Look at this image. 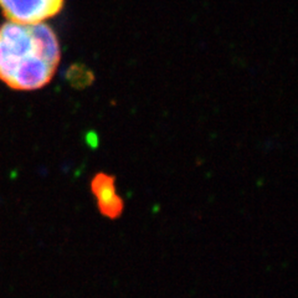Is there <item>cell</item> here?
Masks as SVG:
<instances>
[{
  "label": "cell",
  "instance_id": "3957f363",
  "mask_svg": "<svg viewBox=\"0 0 298 298\" xmlns=\"http://www.w3.org/2000/svg\"><path fill=\"white\" fill-rule=\"evenodd\" d=\"M90 188L96 200L97 209L102 216L111 220L122 216L124 212V202L117 192L114 176L98 172L92 176Z\"/></svg>",
  "mask_w": 298,
  "mask_h": 298
},
{
  "label": "cell",
  "instance_id": "7a4b0ae2",
  "mask_svg": "<svg viewBox=\"0 0 298 298\" xmlns=\"http://www.w3.org/2000/svg\"><path fill=\"white\" fill-rule=\"evenodd\" d=\"M65 0H0V8L9 22L18 24H40L56 16Z\"/></svg>",
  "mask_w": 298,
  "mask_h": 298
},
{
  "label": "cell",
  "instance_id": "6da1fadb",
  "mask_svg": "<svg viewBox=\"0 0 298 298\" xmlns=\"http://www.w3.org/2000/svg\"><path fill=\"white\" fill-rule=\"evenodd\" d=\"M61 60L52 28L8 22L0 26V81L15 91H36L52 81Z\"/></svg>",
  "mask_w": 298,
  "mask_h": 298
}]
</instances>
